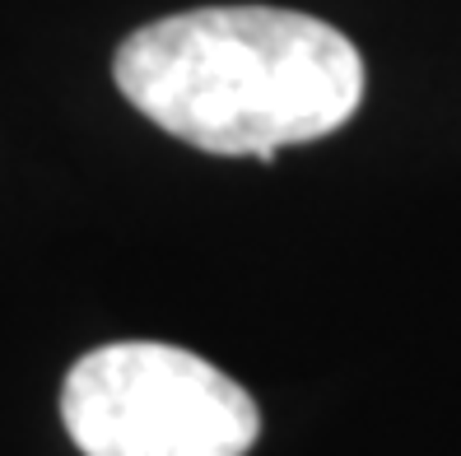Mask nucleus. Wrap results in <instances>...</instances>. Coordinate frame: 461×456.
<instances>
[{"label":"nucleus","instance_id":"obj_1","mask_svg":"<svg viewBox=\"0 0 461 456\" xmlns=\"http://www.w3.org/2000/svg\"><path fill=\"white\" fill-rule=\"evenodd\" d=\"M135 112L220 158L270 164L340 130L364 103V61L340 29L266 5L186 10L135 29L113 57Z\"/></svg>","mask_w":461,"mask_h":456},{"label":"nucleus","instance_id":"obj_2","mask_svg":"<svg viewBox=\"0 0 461 456\" xmlns=\"http://www.w3.org/2000/svg\"><path fill=\"white\" fill-rule=\"evenodd\" d=\"M66 434L85 456H248L261 410L229 372L158 340H117L75 359Z\"/></svg>","mask_w":461,"mask_h":456}]
</instances>
